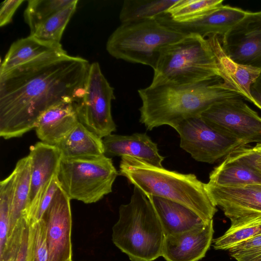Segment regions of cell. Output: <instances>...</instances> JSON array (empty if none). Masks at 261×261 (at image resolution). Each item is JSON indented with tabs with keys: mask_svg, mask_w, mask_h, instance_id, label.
Listing matches in <instances>:
<instances>
[{
	"mask_svg": "<svg viewBox=\"0 0 261 261\" xmlns=\"http://www.w3.org/2000/svg\"><path fill=\"white\" fill-rule=\"evenodd\" d=\"M90 64L64 53L45 54L0 74V136L21 137L35 129L49 108L83 97Z\"/></svg>",
	"mask_w": 261,
	"mask_h": 261,
	"instance_id": "1",
	"label": "cell"
},
{
	"mask_svg": "<svg viewBox=\"0 0 261 261\" xmlns=\"http://www.w3.org/2000/svg\"><path fill=\"white\" fill-rule=\"evenodd\" d=\"M138 92L142 100L140 122L148 130L164 125L174 128L216 102L241 96L220 77L189 85H150Z\"/></svg>",
	"mask_w": 261,
	"mask_h": 261,
	"instance_id": "2",
	"label": "cell"
},
{
	"mask_svg": "<svg viewBox=\"0 0 261 261\" xmlns=\"http://www.w3.org/2000/svg\"><path fill=\"white\" fill-rule=\"evenodd\" d=\"M119 174L146 195L179 203L208 222L217 212L205 184L194 174H184L152 165L138 159L121 157Z\"/></svg>",
	"mask_w": 261,
	"mask_h": 261,
	"instance_id": "3",
	"label": "cell"
},
{
	"mask_svg": "<svg viewBox=\"0 0 261 261\" xmlns=\"http://www.w3.org/2000/svg\"><path fill=\"white\" fill-rule=\"evenodd\" d=\"M165 237L150 198L134 187L129 202L119 207L113 243L131 261H153L162 256Z\"/></svg>",
	"mask_w": 261,
	"mask_h": 261,
	"instance_id": "4",
	"label": "cell"
},
{
	"mask_svg": "<svg viewBox=\"0 0 261 261\" xmlns=\"http://www.w3.org/2000/svg\"><path fill=\"white\" fill-rule=\"evenodd\" d=\"M153 70L151 86L193 85L220 77L208 40L195 34L165 47Z\"/></svg>",
	"mask_w": 261,
	"mask_h": 261,
	"instance_id": "5",
	"label": "cell"
},
{
	"mask_svg": "<svg viewBox=\"0 0 261 261\" xmlns=\"http://www.w3.org/2000/svg\"><path fill=\"white\" fill-rule=\"evenodd\" d=\"M187 35L156 19L138 20L121 23L108 38L106 49L117 59L154 69L163 49Z\"/></svg>",
	"mask_w": 261,
	"mask_h": 261,
	"instance_id": "6",
	"label": "cell"
},
{
	"mask_svg": "<svg viewBox=\"0 0 261 261\" xmlns=\"http://www.w3.org/2000/svg\"><path fill=\"white\" fill-rule=\"evenodd\" d=\"M119 174L112 158H62L57 172L61 188L70 200L95 203L112 191Z\"/></svg>",
	"mask_w": 261,
	"mask_h": 261,
	"instance_id": "7",
	"label": "cell"
},
{
	"mask_svg": "<svg viewBox=\"0 0 261 261\" xmlns=\"http://www.w3.org/2000/svg\"><path fill=\"white\" fill-rule=\"evenodd\" d=\"M115 99L114 88L103 74L100 65L90 64L84 95L74 103L79 122L101 138L116 130L111 113Z\"/></svg>",
	"mask_w": 261,
	"mask_h": 261,
	"instance_id": "8",
	"label": "cell"
},
{
	"mask_svg": "<svg viewBox=\"0 0 261 261\" xmlns=\"http://www.w3.org/2000/svg\"><path fill=\"white\" fill-rule=\"evenodd\" d=\"M242 96L214 103L200 116L212 128L227 138L245 145L261 143V117Z\"/></svg>",
	"mask_w": 261,
	"mask_h": 261,
	"instance_id": "9",
	"label": "cell"
},
{
	"mask_svg": "<svg viewBox=\"0 0 261 261\" xmlns=\"http://www.w3.org/2000/svg\"><path fill=\"white\" fill-rule=\"evenodd\" d=\"M174 129L180 136V147L200 162L214 163L246 145L219 133L200 116L183 120Z\"/></svg>",
	"mask_w": 261,
	"mask_h": 261,
	"instance_id": "10",
	"label": "cell"
},
{
	"mask_svg": "<svg viewBox=\"0 0 261 261\" xmlns=\"http://www.w3.org/2000/svg\"><path fill=\"white\" fill-rule=\"evenodd\" d=\"M221 44L235 62L261 70V11H247L222 37Z\"/></svg>",
	"mask_w": 261,
	"mask_h": 261,
	"instance_id": "11",
	"label": "cell"
},
{
	"mask_svg": "<svg viewBox=\"0 0 261 261\" xmlns=\"http://www.w3.org/2000/svg\"><path fill=\"white\" fill-rule=\"evenodd\" d=\"M70 199L60 187L42 219L46 226L47 261H71Z\"/></svg>",
	"mask_w": 261,
	"mask_h": 261,
	"instance_id": "12",
	"label": "cell"
},
{
	"mask_svg": "<svg viewBox=\"0 0 261 261\" xmlns=\"http://www.w3.org/2000/svg\"><path fill=\"white\" fill-rule=\"evenodd\" d=\"M30 191L23 218L31 222L41 198L50 180L57 174L62 156L55 145L38 142L30 147Z\"/></svg>",
	"mask_w": 261,
	"mask_h": 261,
	"instance_id": "13",
	"label": "cell"
},
{
	"mask_svg": "<svg viewBox=\"0 0 261 261\" xmlns=\"http://www.w3.org/2000/svg\"><path fill=\"white\" fill-rule=\"evenodd\" d=\"M205 188L213 203L230 222L261 215V184L220 187L207 183Z\"/></svg>",
	"mask_w": 261,
	"mask_h": 261,
	"instance_id": "14",
	"label": "cell"
},
{
	"mask_svg": "<svg viewBox=\"0 0 261 261\" xmlns=\"http://www.w3.org/2000/svg\"><path fill=\"white\" fill-rule=\"evenodd\" d=\"M247 12L240 8L223 5L189 21H174L166 13L155 19L161 23L186 35H198L203 38L213 35L222 37L244 17Z\"/></svg>",
	"mask_w": 261,
	"mask_h": 261,
	"instance_id": "15",
	"label": "cell"
},
{
	"mask_svg": "<svg viewBox=\"0 0 261 261\" xmlns=\"http://www.w3.org/2000/svg\"><path fill=\"white\" fill-rule=\"evenodd\" d=\"M213 220L191 230L166 236L162 256L166 261H198L213 242Z\"/></svg>",
	"mask_w": 261,
	"mask_h": 261,
	"instance_id": "16",
	"label": "cell"
},
{
	"mask_svg": "<svg viewBox=\"0 0 261 261\" xmlns=\"http://www.w3.org/2000/svg\"><path fill=\"white\" fill-rule=\"evenodd\" d=\"M105 155L108 157L129 156L158 167H163L164 158L158 145L145 133L131 135L110 134L102 138Z\"/></svg>",
	"mask_w": 261,
	"mask_h": 261,
	"instance_id": "17",
	"label": "cell"
},
{
	"mask_svg": "<svg viewBox=\"0 0 261 261\" xmlns=\"http://www.w3.org/2000/svg\"><path fill=\"white\" fill-rule=\"evenodd\" d=\"M74 103L64 101L46 110L38 118L35 127L41 142L57 145L79 124Z\"/></svg>",
	"mask_w": 261,
	"mask_h": 261,
	"instance_id": "18",
	"label": "cell"
},
{
	"mask_svg": "<svg viewBox=\"0 0 261 261\" xmlns=\"http://www.w3.org/2000/svg\"><path fill=\"white\" fill-rule=\"evenodd\" d=\"M219 37L213 35L206 38L216 57L221 78L229 87L253 103L250 88L261 70L238 64L231 60L223 51Z\"/></svg>",
	"mask_w": 261,
	"mask_h": 261,
	"instance_id": "19",
	"label": "cell"
},
{
	"mask_svg": "<svg viewBox=\"0 0 261 261\" xmlns=\"http://www.w3.org/2000/svg\"><path fill=\"white\" fill-rule=\"evenodd\" d=\"M146 195L153 203L165 236L183 232L207 223L194 212L179 203L159 197Z\"/></svg>",
	"mask_w": 261,
	"mask_h": 261,
	"instance_id": "20",
	"label": "cell"
},
{
	"mask_svg": "<svg viewBox=\"0 0 261 261\" xmlns=\"http://www.w3.org/2000/svg\"><path fill=\"white\" fill-rule=\"evenodd\" d=\"M66 52L61 43L39 39L33 35L19 39L10 46L0 67V74L45 54Z\"/></svg>",
	"mask_w": 261,
	"mask_h": 261,
	"instance_id": "21",
	"label": "cell"
},
{
	"mask_svg": "<svg viewBox=\"0 0 261 261\" xmlns=\"http://www.w3.org/2000/svg\"><path fill=\"white\" fill-rule=\"evenodd\" d=\"M56 146L64 158L96 157L105 155L102 139L80 122Z\"/></svg>",
	"mask_w": 261,
	"mask_h": 261,
	"instance_id": "22",
	"label": "cell"
},
{
	"mask_svg": "<svg viewBox=\"0 0 261 261\" xmlns=\"http://www.w3.org/2000/svg\"><path fill=\"white\" fill-rule=\"evenodd\" d=\"M13 171L15 173V180L10 211L8 237L16 224L23 218L27 207L31 183V163L29 155L17 162Z\"/></svg>",
	"mask_w": 261,
	"mask_h": 261,
	"instance_id": "23",
	"label": "cell"
},
{
	"mask_svg": "<svg viewBox=\"0 0 261 261\" xmlns=\"http://www.w3.org/2000/svg\"><path fill=\"white\" fill-rule=\"evenodd\" d=\"M207 183L220 187L261 184V174L241 163L224 159L210 173Z\"/></svg>",
	"mask_w": 261,
	"mask_h": 261,
	"instance_id": "24",
	"label": "cell"
},
{
	"mask_svg": "<svg viewBox=\"0 0 261 261\" xmlns=\"http://www.w3.org/2000/svg\"><path fill=\"white\" fill-rule=\"evenodd\" d=\"M261 235V215L237 220L221 236L213 240L216 250H228L247 240Z\"/></svg>",
	"mask_w": 261,
	"mask_h": 261,
	"instance_id": "25",
	"label": "cell"
},
{
	"mask_svg": "<svg viewBox=\"0 0 261 261\" xmlns=\"http://www.w3.org/2000/svg\"><path fill=\"white\" fill-rule=\"evenodd\" d=\"M179 0H125L119 14L121 23L155 19L165 14Z\"/></svg>",
	"mask_w": 261,
	"mask_h": 261,
	"instance_id": "26",
	"label": "cell"
},
{
	"mask_svg": "<svg viewBox=\"0 0 261 261\" xmlns=\"http://www.w3.org/2000/svg\"><path fill=\"white\" fill-rule=\"evenodd\" d=\"M74 0H29L24 12V19L30 34L55 13L72 4Z\"/></svg>",
	"mask_w": 261,
	"mask_h": 261,
	"instance_id": "27",
	"label": "cell"
},
{
	"mask_svg": "<svg viewBox=\"0 0 261 261\" xmlns=\"http://www.w3.org/2000/svg\"><path fill=\"white\" fill-rule=\"evenodd\" d=\"M77 0L55 13L30 34L49 42L61 43L64 31L76 10Z\"/></svg>",
	"mask_w": 261,
	"mask_h": 261,
	"instance_id": "28",
	"label": "cell"
},
{
	"mask_svg": "<svg viewBox=\"0 0 261 261\" xmlns=\"http://www.w3.org/2000/svg\"><path fill=\"white\" fill-rule=\"evenodd\" d=\"M223 0H179L166 12L174 21L196 19L223 5Z\"/></svg>",
	"mask_w": 261,
	"mask_h": 261,
	"instance_id": "29",
	"label": "cell"
},
{
	"mask_svg": "<svg viewBox=\"0 0 261 261\" xmlns=\"http://www.w3.org/2000/svg\"><path fill=\"white\" fill-rule=\"evenodd\" d=\"M46 226L44 220L28 225L26 261H47Z\"/></svg>",
	"mask_w": 261,
	"mask_h": 261,
	"instance_id": "30",
	"label": "cell"
},
{
	"mask_svg": "<svg viewBox=\"0 0 261 261\" xmlns=\"http://www.w3.org/2000/svg\"><path fill=\"white\" fill-rule=\"evenodd\" d=\"M15 180V173L13 171L0 182V253L2 252L7 239Z\"/></svg>",
	"mask_w": 261,
	"mask_h": 261,
	"instance_id": "31",
	"label": "cell"
},
{
	"mask_svg": "<svg viewBox=\"0 0 261 261\" xmlns=\"http://www.w3.org/2000/svg\"><path fill=\"white\" fill-rule=\"evenodd\" d=\"M228 250L237 261H261V235L241 242Z\"/></svg>",
	"mask_w": 261,
	"mask_h": 261,
	"instance_id": "32",
	"label": "cell"
},
{
	"mask_svg": "<svg viewBox=\"0 0 261 261\" xmlns=\"http://www.w3.org/2000/svg\"><path fill=\"white\" fill-rule=\"evenodd\" d=\"M28 226L24 219H20L8 237L5 247L0 253V261H15L24 231Z\"/></svg>",
	"mask_w": 261,
	"mask_h": 261,
	"instance_id": "33",
	"label": "cell"
},
{
	"mask_svg": "<svg viewBox=\"0 0 261 261\" xmlns=\"http://www.w3.org/2000/svg\"><path fill=\"white\" fill-rule=\"evenodd\" d=\"M225 159L241 163L261 174V153L252 146L244 145L232 151Z\"/></svg>",
	"mask_w": 261,
	"mask_h": 261,
	"instance_id": "34",
	"label": "cell"
},
{
	"mask_svg": "<svg viewBox=\"0 0 261 261\" xmlns=\"http://www.w3.org/2000/svg\"><path fill=\"white\" fill-rule=\"evenodd\" d=\"M59 187L57 174H56L51 178L45 190L33 220L30 224L38 222L42 219Z\"/></svg>",
	"mask_w": 261,
	"mask_h": 261,
	"instance_id": "35",
	"label": "cell"
},
{
	"mask_svg": "<svg viewBox=\"0 0 261 261\" xmlns=\"http://www.w3.org/2000/svg\"><path fill=\"white\" fill-rule=\"evenodd\" d=\"M23 2V0H6L1 3L0 7L1 27L5 26L11 22L14 13Z\"/></svg>",
	"mask_w": 261,
	"mask_h": 261,
	"instance_id": "36",
	"label": "cell"
},
{
	"mask_svg": "<svg viewBox=\"0 0 261 261\" xmlns=\"http://www.w3.org/2000/svg\"><path fill=\"white\" fill-rule=\"evenodd\" d=\"M253 104L261 110V72L250 88Z\"/></svg>",
	"mask_w": 261,
	"mask_h": 261,
	"instance_id": "37",
	"label": "cell"
},
{
	"mask_svg": "<svg viewBox=\"0 0 261 261\" xmlns=\"http://www.w3.org/2000/svg\"><path fill=\"white\" fill-rule=\"evenodd\" d=\"M28 235V225L25 228L22 238L20 246L15 261H26Z\"/></svg>",
	"mask_w": 261,
	"mask_h": 261,
	"instance_id": "38",
	"label": "cell"
},
{
	"mask_svg": "<svg viewBox=\"0 0 261 261\" xmlns=\"http://www.w3.org/2000/svg\"><path fill=\"white\" fill-rule=\"evenodd\" d=\"M253 149L261 153V143H257L255 146H253Z\"/></svg>",
	"mask_w": 261,
	"mask_h": 261,
	"instance_id": "39",
	"label": "cell"
},
{
	"mask_svg": "<svg viewBox=\"0 0 261 261\" xmlns=\"http://www.w3.org/2000/svg\"><path fill=\"white\" fill-rule=\"evenodd\" d=\"M71 261H73V260H71Z\"/></svg>",
	"mask_w": 261,
	"mask_h": 261,
	"instance_id": "40",
	"label": "cell"
}]
</instances>
